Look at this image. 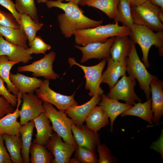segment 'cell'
Wrapping results in <instances>:
<instances>
[{
    "mask_svg": "<svg viewBox=\"0 0 163 163\" xmlns=\"http://www.w3.org/2000/svg\"><path fill=\"white\" fill-rule=\"evenodd\" d=\"M120 0H93L87 2L86 5L99 9L110 19H114L117 13Z\"/></svg>",
    "mask_w": 163,
    "mask_h": 163,
    "instance_id": "obj_31",
    "label": "cell"
},
{
    "mask_svg": "<svg viewBox=\"0 0 163 163\" xmlns=\"http://www.w3.org/2000/svg\"><path fill=\"white\" fill-rule=\"evenodd\" d=\"M45 113L50 120L52 127L64 141L78 147L72 134V126L75 124L73 120L67 117L64 111H58L51 104L43 101Z\"/></svg>",
    "mask_w": 163,
    "mask_h": 163,
    "instance_id": "obj_4",
    "label": "cell"
},
{
    "mask_svg": "<svg viewBox=\"0 0 163 163\" xmlns=\"http://www.w3.org/2000/svg\"><path fill=\"white\" fill-rule=\"evenodd\" d=\"M74 158L80 163H97V156L87 148L78 147L75 151Z\"/></svg>",
    "mask_w": 163,
    "mask_h": 163,
    "instance_id": "obj_35",
    "label": "cell"
},
{
    "mask_svg": "<svg viewBox=\"0 0 163 163\" xmlns=\"http://www.w3.org/2000/svg\"><path fill=\"white\" fill-rule=\"evenodd\" d=\"M109 118L101 106L96 105L91 110L85 121L88 127L97 132L109 123Z\"/></svg>",
    "mask_w": 163,
    "mask_h": 163,
    "instance_id": "obj_24",
    "label": "cell"
},
{
    "mask_svg": "<svg viewBox=\"0 0 163 163\" xmlns=\"http://www.w3.org/2000/svg\"><path fill=\"white\" fill-rule=\"evenodd\" d=\"M22 93L18 91L17 96V104L15 111L8 113L0 119V134L16 135L21 137L20 130L22 126L20 122L17 121L19 117V107L22 102Z\"/></svg>",
    "mask_w": 163,
    "mask_h": 163,
    "instance_id": "obj_16",
    "label": "cell"
},
{
    "mask_svg": "<svg viewBox=\"0 0 163 163\" xmlns=\"http://www.w3.org/2000/svg\"><path fill=\"white\" fill-rule=\"evenodd\" d=\"M115 37L109 38L104 42H94L81 46L78 45L75 47L80 50L82 56L80 62L83 63L90 59H106L110 57V50Z\"/></svg>",
    "mask_w": 163,
    "mask_h": 163,
    "instance_id": "obj_13",
    "label": "cell"
},
{
    "mask_svg": "<svg viewBox=\"0 0 163 163\" xmlns=\"http://www.w3.org/2000/svg\"><path fill=\"white\" fill-rule=\"evenodd\" d=\"M5 55L12 62L26 63L33 59L27 48L14 44L7 41L0 35V56Z\"/></svg>",
    "mask_w": 163,
    "mask_h": 163,
    "instance_id": "obj_17",
    "label": "cell"
},
{
    "mask_svg": "<svg viewBox=\"0 0 163 163\" xmlns=\"http://www.w3.org/2000/svg\"><path fill=\"white\" fill-rule=\"evenodd\" d=\"M0 5L10 11L20 25V14L16 10L15 4L12 0H0Z\"/></svg>",
    "mask_w": 163,
    "mask_h": 163,
    "instance_id": "obj_40",
    "label": "cell"
},
{
    "mask_svg": "<svg viewBox=\"0 0 163 163\" xmlns=\"http://www.w3.org/2000/svg\"><path fill=\"white\" fill-rule=\"evenodd\" d=\"M4 82L0 77V96L3 97L12 106L16 107L17 104V96L9 91L5 86Z\"/></svg>",
    "mask_w": 163,
    "mask_h": 163,
    "instance_id": "obj_39",
    "label": "cell"
},
{
    "mask_svg": "<svg viewBox=\"0 0 163 163\" xmlns=\"http://www.w3.org/2000/svg\"><path fill=\"white\" fill-rule=\"evenodd\" d=\"M96 148L99 156L98 163H113L117 162V158L111 155L110 149L105 145L100 143Z\"/></svg>",
    "mask_w": 163,
    "mask_h": 163,
    "instance_id": "obj_37",
    "label": "cell"
},
{
    "mask_svg": "<svg viewBox=\"0 0 163 163\" xmlns=\"http://www.w3.org/2000/svg\"><path fill=\"white\" fill-rule=\"evenodd\" d=\"M54 157L51 163H69V160L78 147L63 142L61 137L56 133L45 145Z\"/></svg>",
    "mask_w": 163,
    "mask_h": 163,
    "instance_id": "obj_12",
    "label": "cell"
},
{
    "mask_svg": "<svg viewBox=\"0 0 163 163\" xmlns=\"http://www.w3.org/2000/svg\"><path fill=\"white\" fill-rule=\"evenodd\" d=\"M68 2H72L77 4H78V3L80 0H66Z\"/></svg>",
    "mask_w": 163,
    "mask_h": 163,
    "instance_id": "obj_49",
    "label": "cell"
},
{
    "mask_svg": "<svg viewBox=\"0 0 163 163\" xmlns=\"http://www.w3.org/2000/svg\"><path fill=\"white\" fill-rule=\"evenodd\" d=\"M30 46V48H28L27 50L30 55L40 53L45 54L46 52L51 48V46L45 43L40 36H36Z\"/></svg>",
    "mask_w": 163,
    "mask_h": 163,
    "instance_id": "obj_36",
    "label": "cell"
},
{
    "mask_svg": "<svg viewBox=\"0 0 163 163\" xmlns=\"http://www.w3.org/2000/svg\"><path fill=\"white\" fill-rule=\"evenodd\" d=\"M150 86L152 94L151 107L153 112V122L158 123L163 116V82L154 75Z\"/></svg>",
    "mask_w": 163,
    "mask_h": 163,
    "instance_id": "obj_15",
    "label": "cell"
},
{
    "mask_svg": "<svg viewBox=\"0 0 163 163\" xmlns=\"http://www.w3.org/2000/svg\"><path fill=\"white\" fill-rule=\"evenodd\" d=\"M34 126V123L32 120L22 125L20 130L22 145L21 154L24 163L30 162L29 154Z\"/></svg>",
    "mask_w": 163,
    "mask_h": 163,
    "instance_id": "obj_28",
    "label": "cell"
},
{
    "mask_svg": "<svg viewBox=\"0 0 163 163\" xmlns=\"http://www.w3.org/2000/svg\"><path fill=\"white\" fill-rule=\"evenodd\" d=\"M69 163H80L78 160L75 158H70Z\"/></svg>",
    "mask_w": 163,
    "mask_h": 163,
    "instance_id": "obj_47",
    "label": "cell"
},
{
    "mask_svg": "<svg viewBox=\"0 0 163 163\" xmlns=\"http://www.w3.org/2000/svg\"><path fill=\"white\" fill-rule=\"evenodd\" d=\"M126 72L136 79L140 87L144 92L147 100L151 94L150 82L154 75L147 71L144 63L139 59L135 44L131 41V49L126 59Z\"/></svg>",
    "mask_w": 163,
    "mask_h": 163,
    "instance_id": "obj_6",
    "label": "cell"
},
{
    "mask_svg": "<svg viewBox=\"0 0 163 163\" xmlns=\"http://www.w3.org/2000/svg\"><path fill=\"white\" fill-rule=\"evenodd\" d=\"M55 53L53 51L40 59L28 65L20 66L18 68V72H29L32 73L33 77H43L46 79L54 80L59 78V75L53 69V63L56 57Z\"/></svg>",
    "mask_w": 163,
    "mask_h": 163,
    "instance_id": "obj_10",
    "label": "cell"
},
{
    "mask_svg": "<svg viewBox=\"0 0 163 163\" xmlns=\"http://www.w3.org/2000/svg\"><path fill=\"white\" fill-rule=\"evenodd\" d=\"M15 8L20 14H26L37 22H39L34 0H15Z\"/></svg>",
    "mask_w": 163,
    "mask_h": 163,
    "instance_id": "obj_34",
    "label": "cell"
},
{
    "mask_svg": "<svg viewBox=\"0 0 163 163\" xmlns=\"http://www.w3.org/2000/svg\"><path fill=\"white\" fill-rule=\"evenodd\" d=\"M101 100L98 104L104 109L110 118L111 133L113 129L114 122L117 117L122 113L131 108L133 106L119 102L118 101L108 98L103 94Z\"/></svg>",
    "mask_w": 163,
    "mask_h": 163,
    "instance_id": "obj_21",
    "label": "cell"
},
{
    "mask_svg": "<svg viewBox=\"0 0 163 163\" xmlns=\"http://www.w3.org/2000/svg\"><path fill=\"white\" fill-rule=\"evenodd\" d=\"M136 85V79L131 75H126L121 78L110 89L107 97L118 101L122 100L126 103L133 105L136 101L142 102V100L136 93L134 88Z\"/></svg>",
    "mask_w": 163,
    "mask_h": 163,
    "instance_id": "obj_7",
    "label": "cell"
},
{
    "mask_svg": "<svg viewBox=\"0 0 163 163\" xmlns=\"http://www.w3.org/2000/svg\"><path fill=\"white\" fill-rule=\"evenodd\" d=\"M2 135L12 163H24L21 154L22 145L20 137L5 134Z\"/></svg>",
    "mask_w": 163,
    "mask_h": 163,
    "instance_id": "obj_27",
    "label": "cell"
},
{
    "mask_svg": "<svg viewBox=\"0 0 163 163\" xmlns=\"http://www.w3.org/2000/svg\"><path fill=\"white\" fill-rule=\"evenodd\" d=\"M33 120L37 130L33 143L45 146L53 133L51 121L45 113L41 114Z\"/></svg>",
    "mask_w": 163,
    "mask_h": 163,
    "instance_id": "obj_20",
    "label": "cell"
},
{
    "mask_svg": "<svg viewBox=\"0 0 163 163\" xmlns=\"http://www.w3.org/2000/svg\"><path fill=\"white\" fill-rule=\"evenodd\" d=\"M45 3L49 8L56 7L64 11V13L57 15V19L62 33L66 38L71 37L75 30L94 28L103 23V20H94L85 16L78 4L52 0H48Z\"/></svg>",
    "mask_w": 163,
    "mask_h": 163,
    "instance_id": "obj_1",
    "label": "cell"
},
{
    "mask_svg": "<svg viewBox=\"0 0 163 163\" xmlns=\"http://www.w3.org/2000/svg\"><path fill=\"white\" fill-rule=\"evenodd\" d=\"M131 46V40L129 36L115 37L110 50V57L119 62L126 60L130 52Z\"/></svg>",
    "mask_w": 163,
    "mask_h": 163,
    "instance_id": "obj_23",
    "label": "cell"
},
{
    "mask_svg": "<svg viewBox=\"0 0 163 163\" xmlns=\"http://www.w3.org/2000/svg\"><path fill=\"white\" fill-rule=\"evenodd\" d=\"M163 131L162 130L161 134L159 139L156 141L153 142L151 145L150 148L153 149L158 152L161 155V157L163 158Z\"/></svg>",
    "mask_w": 163,
    "mask_h": 163,
    "instance_id": "obj_43",
    "label": "cell"
},
{
    "mask_svg": "<svg viewBox=\"0 0 163 163\" xmlns=\"http://www.w3.org/2000/svg\"><path fill=\"white\" fill-rule=\"evenodd\" d=\"M153 5L158 6L163 10V0H149Z\"/></svg>",
    "mask_w": 163,
    "mask_h": 163,
    "instance_id": "obj_45",
    "label": "cell"
},
{
    "mask_svg": "<svg viewBox=\"0 0 163 163\" xmlns=\"http://www.w3.org/2000/svg\"><path fill=\"white\" fill-rule=\"evenodd\" d=\"M4 139L0 134V163H12L9 154L4 145Z\"/></svg>",
    "mask_w": 163,
    "mask_h": 163,
    "instance_id": "obj_42",
    "label": "cell"
},
{
    "mask_svg": "<svg viewBox=\"0 0 163 163\" xmlns=\"http://www.w3.org/2000/svg\"><path fill=\"white\" fill-rule=\"evenodd\" d=\"M72 129L78 147H86L95 152L97 146L100 143V136L97 131L83 124L80 126L73 125Z\"/></svg>",
    "mask_w": 163,
    "mask_h": 163,
    "instance_id": "obj_14",
    "label": "cell"
},
{
    "mask_svg": "<svg viewBox=\"0 0 163 163\" xmlns=\"http://www.w3.org/2000/svg\"><path fill=\"white\" fill-rule=\"evenodd\" d=\"M151 97L144 103L138 102L135 103L130 108L120 114L122 117L133 116L139 117L147 121L151 125H153V112L151 107Z\"/></svg>",
    "mask_w": 163,
    "mask_h": 163,
    "instance_id": "obj_25",
    "label": "cell"
},
{
    "mask_svg": "<svg viewBox=\"0 0 163 163\" xmlns=\"http://www.w3.org/2000/svg\"><path fill=\"white\" fill-rule=\"evenodd\" d=\"M9 78L14 86L22 93H34L41 86L43 80L35 77H30L19 72L10 73Z\"/></svg>",
    "mask_w": 163,
    "mask_h": 163,
    "instance_id": "obj_22",
    "label": "cell"
},
{
    "mask_svg": "<svg viewBox=\"0 0 163 163\" xmlns=\"http://www.w3.org/2000/svg\"><path fill=\"white\" fill-rule=\"evenodd\" d=\"M21 98L23 103L19 117L20 122L22 125L26 124L41 114L45 113L43 101L34 93H22Z\"/></svg>",
    "mask_w": 163,
    "mask_h": 163,
    "instance_id": "obj_11",
    "label": "cell"
},
{
    "mask_svg": "<svg viewBox=\"0 0 163 163\" xmlns=\"http://www.w3.org/2000/svg\"><path fill=\"white\" fill-rule=\"evenodd\" d=\"M14 111L13 107L3 97L0 96V119Z\"/></svg>",
    "mask_w": 163,
    "mask_h": 163,
    "instance_id": "obj_41",
    "label": "cell"
},
{
    "mask_svg": "<svg viewBox=\"0 0 163 163\" xmlns=\"http://www.w3.org/2000/svg\"><path fill=\"white\" fill-rule=\"evenodd\" d=\"M0 35L11 43L26 49L28 48L27 37L20 26L16 28L0 26Z\"/></svg>",
    "mask_w": 163,
    "mask_h": 163,
    "instance_id": "obj_26",
    "label": "cell"
},
{
    "mask_svg": "<svg viewBox=\"0 0 163 163\" xmlns=\"http://www.w3.org/2000/svg\"><path fill=\"white\" fill-rule=\"evenodd\" d=\"M106 62V59H103L96 65L87 66L79 64L73 58H68V62L70 67L75 65L79 66L83 71L86 79L85 89L89 90V95L90 97L95 94L101 96L104 93V91L100 87V85L102 71Z\"/></svg>",
    "mask_w": 163,
    "mask_h": 163,
    "instance_id": "obj_8",
    "label": "cell"
},
{
    "mask_svg": "<svg viewBox=\"0 0 163 163\" xmlns=\"http://www.w3.org/2000/svg\"><path fill=\"white\" fill-rule=\"evenodd\" d=\"M158 17L160 21L163 22V11H161L159 13Z\"/></svg>",
    "mask_w": 163,
    "mask_h": 163,
    "instance_id": "obj_48",
    "label": "cell"
},
{
    "mask_svg": "<svg viewBox=\"0 0 163 163\" xmlns=\"http://www.w3.org/2000/svg\"><path fill=\"white\" fill-rule=\"evenodd\" d=\"M18 63L10 61L6 56H0V77L7 84L9 91L16 95L19 91L10 80L9 75L10 71L12 67Z\"/></svg>",
    "mask_w": 163,
    "mask_h": 163,
    "instance_id": "obj_30",
    "label": "cell"
},
{
    "mask_svg": "<svg viewBox=\"0 0 163 163\" xmlns=\"http://www.w3.org/2000/svg\"><path fill=\"white\" fill-rule=\"evenodd\" d=\"M20 26L24 30L30 46L36 36L37 32L42 28L43 24L34 21L26 14H20Z\"/></svg>",
    "mask_w": 163,
    "mask_h": 163,
    "instance_id": "obj_29",
    "label": "cell"
},
{
    "mask_svg": "<svg viewBox=\"0 0 163 163\" xmlns=\"http://www.w3.org/2000/svg\"><path fill=\"white\" fill-rule=\"evenodd\" d=\"M130 8L134 24L146 26L153 31H163V24L158 17L159 12L162 10L160 8L149 0L139 5H131Z\"/></svg>",
    "mask_w": 163,
    "mask_h": 163,
    "instance_id": "obj_5",
    "label": "cell"
},
{
    "mask_svg": "<svg viewBox=\"0 0 163 163\" xmlns=\"http://www.w3.org/2000/svg\"><path fill=\"white\" fill-rule=\"evenodd\" d=\"M49 80L45 79L35 92L43 101L48 102L56 106L59 110L64 111L70 107L78 105L74 99L75 91L70 96L57 93L49 87Z\"/></svg>",
    "mask_w": 163,
    "mask_h": 163,
    "instance_id": "obj_9",
    "label": "cell"
},
{
    "mask_svg": "<svg viewBox=\"0 0 163 163\" xmlns=\"http://www.w3.org/2000/svg\"><path fill=\"white\" fill-rule=\"evenodd\" d=\"M130 5L128 0H120L117 12L113 19L115 23L121 22L123 25L127 26L130 29L134 24Z\"/></svg>",
    "mask_w": 163,
    "mask_h": 163,
    "instance_id": "obj_33",
    "label": "cell"
},
{
    "mask_svg": "<svg viewBox=\"0 0 163 163\" xmlns=\"http://www.w3.org/2000/svg\"><path fill=\"white\" fill-rule=\"evenodd\" d=\"M130 32V29L127 26H120L116 23L76 30L74 31L73 35L77 45L85 46L92 43L104 42L111 37L129 36Z\"/></svg>",
    "mask_w": 163,
    "mask_h": 163,
    "instance_id": "obj_2",
    "label": "cell"
},
{
    "mask_svg": "<svg viewBox=\"0 0 163 163\" xmlns=\"http://www.w3.org/2000/svg\"><path fill=\"white\" fill-rule=\"evenodd\" d=\"M101 98V96L95 94L86 103L81 105L74 106L64 112L73 120L76 125L80 126L83 124L92 108L100 101Z\"/></svg>",
    "mask_w": 163,
    "mask_h": 163,
    "instance_id": "obj_18",
    "label": "cell"
},
{
    "mask_svg": "<svg viewBox=\"0 0 163 163\" xmlns=\"http://www.w3.org/2000/svg\"><path fill=\"white\" fill-rule=\"evenodd\" d=\"M30 152L31 163H50L53 158V155L45 146L40 144L32 143Z\"/></svg>",
    "mask_w": 163,
    "mask_h": 163,
    "instance_id": "obj_32",
    "label": "cell"
},
{
    "mask_svg": "<svg viewBox=\"0 0 163 163\" xmlns=\"http://www.w3.org/2000/svg\"><path fill=\"white\" fill-rule=\"evenodd\" d=\"M37 2L39 4L45 3L48 0H36Z\"/></svg>",
    "mask_w": 163,
    "mask_h": 163,
    "instance_id": "obj_50",
    "label": "cell"
},
{
    "mask_svg": "<svg viewBox=\"0 0 163 163\" xmlns=\"http://www.w3.org/2000/svg\"><path fill=\"white\" fill-rule=\"evenodd\" d=\"M107 66L102 74L101 83H105L110 89L112 88L121 76L126 75V60L119 62L110 57L107 59Z\"/></svg>",
    "mask_w": 163,
    "mask_h": 163,
    "instance_id": "obj_19",
    "label": "cell"
},
{
    "mask_svg": "<svg viewBox=\"0 0 163 163\" xmlns=\"http://www.w3.org/2000/svg\"><path fill=\"white\" fill-rule=\"evenodd\" d=\"M0 26L16 28L20 27L12 13L1 10H0Z\"/></svg>",
    "mask_w": 163,
    "mask_h": 163,
    "instance_id": "obj_38",
    "label": "cell"
},
{
    "mask_svg": "<svg viewBox=\"0 0 163 163\" xmlns=\"http://www.w3.org/2000/svg\"><path fill=\"white\" fill-rule=\"evenodd\" d=\"M129 36L130 39L134 43L138 44L141 49L142 57V60L146 67L150 66L148 59L149 50L152 46L158 49L159 55H163V32H157L154 33L148 27L135 24L130 28Z\"/></svg>",
    "mask_w": 163,
    "mask_h": 163,
    "instance_id": "obj_3",
    "label": "cell"
},
{
    "mask_svg": "<svg viewBox=\"0 0 163 163\" xmlns=\"http://www.w3.org/2000/svg\"><path fill=\"white\" fill-rule=\"evenodd\" d=\"M130 5L138 6L141 5L149 0H128Z\"/></svg>",
    "mask_w": 163,
    "mask_h": 163,
    "instance_id": "obj_44",
    "label": "cell"
},
{
    "mask_svg": "<svg viewBox=\"0 0 163 163\" xmlns=\"http://www.w3.org/2000/svg\"><path fill=\"white\" fill-rule=\"evenodd\" d=\"M64 0L66 1V0H55V1L60 2H62Z\"/></svg>",
    "mask_w": 163,
    "mask_h": 163,
    "instance_id": "obj_51",
    "label": "cell"
},
{
    "mask_svg": "<svg viewBox=\"0 0 163 163\" xmlns=\"http://www.w3.org/2000/svg\"><path fill=\"white\" fill-rule=\"evenodd\" d=\"M93 0H80L78 5H79L83 6H86V3L88 1H92Z\"/></svg>",
    "mask_w": 163,
    "mask_h": 163,
    "instance_id": "obj_46",
    "label": "cell"
}]
</instances>
